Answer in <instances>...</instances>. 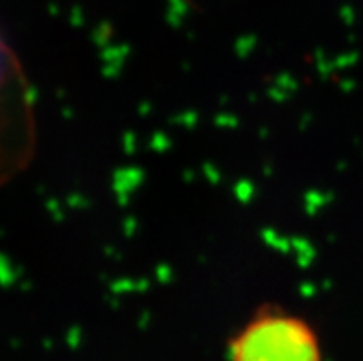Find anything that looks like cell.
Listing matches in <instances>:
<instances>
[{
    "label": "cell",
    "mask_w": 363,
    "mask_h": 361,
    "mask_svg": "<svg viewBox=\"0 0 363 361\" xmlns=\"http://www.w3.org/2000/svg\"><path fill=\"white\" fill-rule=\"evenodd\" d=\"M230 361H323L315 330L284 310H260L230 341Z\"/></svg>",
    "instance_id": "1"
},
{
    "label": "cell",
    "mask_w": 363,
    "mask_h": 361,
    "mask_svg": "<svg viewBox=\"0 0 363 361\" xmlns=\"http://www.w3.org/2000/svg\"><path fill=\"white\" fill-rule=\"evenodd\" d=\"M15 70V63L9 55L8 46L0 39V91H4L8 87L9 79H11V72Z\"/></svg>",
    "instance_id": "2"
}]
</instances>
